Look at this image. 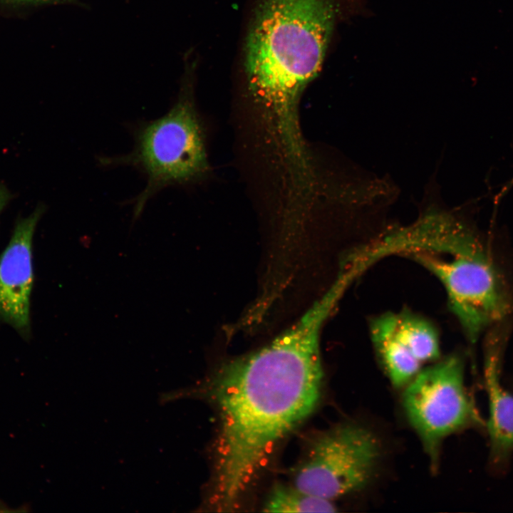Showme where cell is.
<instances>
[{
    "mask_svg": "<svg viewBox=\"0 0 513 513\" xmlns=\"http://www.w3.org/2000/svg\"><path fill=\"white\" fill-rule=\"evenodd\" d=\"M335 304L325 294L269 344L217 373L212 394L220 427L209 499L216 511L234 510L275 445L318 405L320 333Z\"/></svg>",
    "mask_w": 513,
    "mask_h": 513,
    "instance_id": "cell-1",
    "label": "cell"
},
{
    "mask_svg": "<svg viewBox=\"0 0 513 513\" xmlns=\"http://www.w3.org/2000/svg\"><path fill=\"white\" fill-rule=\"evenodd\" d=\"M337 0H259L244 49L248 88L267 110L289 157L305 150L297 106L323 64Z\"/></svg>",
    "mask_w": 513,
    "mask_h": 513,
    "instance_id": "cell-2",
    "label": "cell"
},
{
    "mask_svg": "<svg viewBox=\"0 0 513 513\" xmlns=\"http://www.w3.org/2000/svg\"><path fill=\"white\" fill-rule=\"evenodd\" d=\"M188 91L183 90L165 114L137 128L130 152L99 158L103 165H130L145 177L146 185L134 200L135 218L160 191L192 181L207 170L203 132Z\"/></svg>",
    "mask_w": 513,
    "mask_h": 513,
    "instance_id": "cell-3",
    "label": "cell"
},
{
    "mask_svg": "<svg viewBox=\"0 0 513 513\" xmlns=\"http://www.w3.org/2000/svg\"><path fill=\"white\" fill-rule=\"evenodd\" d=\"M411 254L443 285L450 308L472 342L508 313L510 302L502 280L477 237L447 254L448 259L429 252Z\"/></svg>",
    "mask_w": 513,
    "mask_h": 513,
    "instance_id": "cell-4",
    "label": "cell"
},
{
    "mask_svg": "<svg viewBox=\"0 0 513 513\" xmlns=\"http://www.w3.org/2000/svg\"><path fill=\"white\" fill-rule=\"evenodd\" d=\"M403 405L432 462L448 435L483 422L469 398L464 363L451 355L419 373L406 385Z\"/></svg>",
    "mask_w": 513,
    "mask_h": 513,
    "instance_id": "cell-5",
    "label": "cell"
},
{
    "mask_svg": "<svg viewBox=\"0 0 513 513\" xmlns=\"http://www.w3.org/2000/svg\"><path fill=\"white\" fill-rule=\"evenodd\" d=\"M380 456V445L368 429L342 424L321 435L298 471L294 486L333 501L363 488Z\"/></svg>",
    "mask_w": 513,
    "mask_h": 513,
    "instance_id": "cell-6",
    "label": "cell"
},
{
    "mask_svg": "<svg viewBox=\"0 0 513 513\" xmlns=\"http://www.w3.org/2000/svg\"><path fill=\"white\" fill-rule=\"evenodd\" d=\"M45 212L38 204L26 217H19L6 247L0 254V321L22 337L31 333L30 298L33 284L32 241Z\"/></svg>",
    "mask_w": 513,
    "mask_h": 513,
    "instance_id": "cell-7",
    "label": "cell"
},
{
    "mask_svg": "<svg viewBox=\"0 0 513 513\" xmlns=\"http://www.w3.org/2000/svg\"><path fill=\"white\" fill-rule=\"evenodd\" d=\"M490 346L484 360V383L489 401L487 428L490 441V459L495 465L506 462L513 451V395L500 378V351Z\"/></svg>",
    "mask_w": 513,
    "mask_h": 513,
    "instance_id": "cell-8",
    "label": "cell"
},
{
    "mask_svg": "<svg viewBox=\"0 0 513 513\" xmlns=\"http://www.w3.org/2000/svg\"><path fill=\"white\" fill-rule=\"evenodd\" d=\"M370 336L393 384L407 385L420 371L422 364L395 333L393 313L382 314L371 321Z\"/></svg>",
    "mask_w": 513,
    "mask_h": 513,
    "instance_id": "cell-9",
    "label": "cell"
},
{
    "mask_svg": "<svg viewBox=\"0 0 513 513\" xmlns=\"http://www.w3.org/2000/svg\"><path fill=\"white\" fill-rule=\"evenodd\" d=\"M394 328L399 339L421 363L440 356L436 330L426 320L409 314H394Z\"/></svg>",
    "mask_w": 513,
    "mask_h": 513,
    "instance_id": "cell-10",
    "label": "cell"
},
{
    "mask_svg": "<svg viewBox=\"0 0 513 513\" xmlns=\"http://www.w3.org/2000/svg\"><path fill=\"white\" fill-rule=\"evenodd\" d=\"M267 512H334L332 501L284 484L274 487L264 506Z\"/></svg>",
    "mask_w": 513,
    "mask_h": 513,
    "instance_id": "cell-11",
    "label": "cell"
},
{
    "mask_svg": "<svg viewBox=\"0 0 513 513\" xmlns=\"http://www.w3.org/2000/svg\"><path fill=\"white\" fill-rule=\"evenodd\" d=\"M12 198L13 195L6 185L0 182V214Z\"/></svg>",
    "mask_w": 513,
    "mask_h": 513,
    "instance_id": "cell-12",
    "label": "cell"
},
{
    "mask_svg": "<svg viewBox=\"0 0 513 513\" xmlns=\"http://www.w3.org/2000/svg\"><path fill=\"white\" fill-rule=\"evenodd\" d=\"M5 1L11 2V3H15V4H36V3H42V2L58 1H62V0H5Z\"/></svg>",
    "mask_w": 513,
    "mask_h": 513,
    "instance_id": "cell-13",
    "label": "cell"
}]
</instances>
